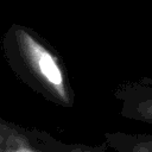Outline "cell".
<instances>
[{
  "label": "cell",
  "mask_w": 152,
  "mask_h": 152,
  "mask_svg": "<svg viewBox=\"0 0 152 152\" xmlns=\"http://www.w3.org/2000/svg\"><path fill=\"white\" fill-rule=\"evenodd\" d=\"M12 51L19 69L48 99L58 104H72V93L58 56L36 34L23 26H13Z\"/></svg>",
  "instance_id": "obj_1"
},
{
  "label": "cell",
  "mask_w": 152,
  "mask_h": 152,
  "mask_svg": "<svg viewBox=\"0 0 152 152\" xmlns=\"http://www.w3.org/2000/svg\"><path fill=\"white\" fill-rule=\"evenodd\" d=\"M114 95L121 102L120 114L124 118L152 125V76L127 81Z\"/></svg>",
  "instance_id": "obj_2"
},
{
  "label": "cell",
  "mask_w": 152,
  "mask_h": 152,
  "mask_svg": "<svg viewBox=\"0 0 152 152\" xmlns=\"http://www.w3.org/2000/svg\"><path fill=\"white\" fill-rule=\"evenodd\" d=\"M0 152H45L27 129L0 119Z\"/></svg>",
  "instance_id": "obj_3"
},
{
  "label": "cell",
  "mask_w": 152,
  "mask_h": 152,
  "mask_svg": "<svg viewBox=\"0 0 152 152\" xmlns=\"http://www.w3.org/2000/svg\"><path fill=\"white\" fill-rule=\"evenodd\" d=\"M104 140L114 152H152V133L112 132Z\"/></svg>",
  "instance_id": "obj_4"
},
{
  "label": "cell",
  "mask_w": 152,
  "mask_h": 152,
  "mask_svg": "<svg viewBox=\"0 0 152 152\" xmlns=\"http://www.w3.org/2000/svg\"><path fill=\"white\" fill-rule=\"evenodd\" d=\"M51 147L56 152H108L102 147L89 146L82 144H63L61 141H56L51 139Z\"/></svg>",
  "instance_id": "obj_5"
}]
</instances>
